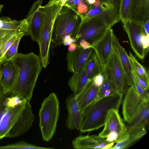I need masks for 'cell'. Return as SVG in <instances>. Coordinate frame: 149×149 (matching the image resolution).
I'll use <instances>...</instances> for the list:
<instances>
[{"mask_svg":"<svg viewBox=\"0 0 149 149\" xmlns=\"http://www.w3.org/2000/svg\"><path fill=\"white\" fill-rule=\"evenodd\" d=\"M30 102L4 93L0 84V140L17 137L31 127L34 116Z\"/></svg>","mask_w":149,"mask_h":149,"instance_id":"6da1fadb","label":"cell"},{"mask_svg":"<svg viewBox=\"0 0 149 149\" xmlns=\"http://www.w3.org/2000/svg\"><path fill=\"white\" fill-rule=\"evenodd\" d=\"M11 60L19 69L17 79L11 93L30 101L42 70L39 56L33 52L27 54L17 53Z\"/></svg>","mask_w":149,"mask_h":149,"instance_id":"7a4b0ae2","label":"cell"},{"mask_svg":"<svg viewBox=\"0 0 149 149\" xmlns=\"http://www.w3.org/2000/svg\"><path fill=\"white\" fill-rule=\"evenodd\" d=\"M123 94L118 92L94 101L84 109L83 121L79 130L84 133L97 130L104 126L109 111L114 109L118 111Z\"/></svg>","mask_w":149,"mask_h":149,"instance_id":"3957f363","label":"cell"},{"mask_svg":"<svg viewBox=\"0 0 149 149\" xmlns=\"http://www.w3.org/2000/svg\"><path fill=\"white\" fill-rule=\"evenodd\" d=\"M82 21L81 15L67 6L62 7L53 25L50 45L52 52L63 44L65 36L70 35L74 39Z\"/></svg>","mask_w":149,"mask_h":149,"instance_id":"277c9868","label":"cell"},{"mask_svg":"<svg viewBox=\"0 0 149 149\" xmlns=\"http://www.w3.org/2000/svg\"><path fill=\"white\" fill-rule=\"evenodd\" d=\"M62 7L59 3L47 4L42 7L41 22L38 43L39 47L40 62L44 68L49 63V49L53 25Z\"/></svg>","mask_w":149,"mask_h":149,"instance_id":"5b68a950","label":"cell"},{"mask_svg":"<svg viewBox=\"0 0 149 149\" xmlns=\"http://www.w3.org/2000/svg\"><path fill=\"white\" fill-rule=\"evenodd\" d=\"M59 103L54 93H51L42 103L39 112V125L44 141L51 140L56 132L59 116Z\"/></svg>","mask_w":149,"mask_h":149,"instance_id":"8992f818","label":"cell"},{"mask_svg":"<svg viewBox=\"0 0 149 149\" xmlns=\"http://www.w3.org/2000/svg\"><path fill=\"white\" fill-rule=\"evenodd\" d=\"M110 27L102 16L83 19L74 39L77 47L81 40L86 41L92 46L100 39Z\"/></svg>","mask_w":149,"mask_h":149,"instance_id":"52a82bcc","label":"cell"},{"mask_svg":"<svg viewBox=\"0 0 149 149\" xmlns=\"http://www.w3.org/2000/svg\"><path fill=\"white\" fill-rule=\"evenodd\" d=\"M112 46V50L102 73L109 79L116 91L125 94L129 86L118 56Z\"/></svg>","mask_w":149,"mask_h":149,"instance_id":"ba28073f","label":"cell"},{"mask_svg":"<svg viewBox=\"0 0 149 149\" xmlns=\"http://www.w3.org/2000/svg\"><path fill=\"white\" fill-rule=\"evenodd\" d=\"M122 22L132 49L139 58L143 59L146 54L141 40V36L143 33V25L131 20Z\"/></svg>","mask_w":149,"mask_h":149,"instance_id":"9c48e42d","label":"cell"},{"mask_svg":"<svg viewBox=\"0 0 149 149\" xmlns=\"http://www.w3.org/2000/svg\"><path fill=\"white\" fill-rule=\"evenodd\" d=\"M123 101L122 113L124 120L130 123L141 108L144 101L134 86L129 87Z\"/></svg>","mask_w":149,"mask_h":149,"instance_id":"30bf717a","label":"cell"},{"mask_svg":"<svg viewBox=\"0 0 149 149\" xmlns=\"http://www.w3.org/2000/svg\"><path fill=\"white\" fill-rule=\"evenodd\" d=\"M68 112L65 125L69 129L80 130L84 117L83 111L79 107L76 95L73 93L68 96L65 102Z\"/></svg>","mask_w":149,"mask_h":149,"instance_id":"8fae6325","label":"cell"},{"mask_svg":"<svg viewBox=\"0 0 149 149\" xmlns=\"http://www.w3.org/2000/svg\"><path fill=\"white\" fill-rule=\"evenodd\" d=\"M0 71L1 76L0 84L5 93L11 92L17 82L19 73L17 66L11 60L1 61Z\"/></svg>","mask_w":149,"mask_h":149,"instance_id":"7c38bea8","label":"cell"},{"mask_svg":"<svg viewBox=\"0 0 149 149\" xmlns=\"http://www.w3.org/2000/svg\"><path fill=\"white\" fill-rule=\"evenodd\" d=\"M93 52L92 47L84 49L81 47H77L73 51H68L66 54L68 70L73 73L79 72Z\"/></svg>","mask_w":149,"mask_h":149,"instance_id":"4fadbf2b","label":"cell"},{"mask_svg":"<svg viewBox=\"0 0 149 149\" xmlns=\"http://www.w3.org/2000/svg\"><path fill=\"white\" fill-rule=\"evenodd\" d=\"M111 28H109L105 35L92 46L100 65L102 73L112 50V35Z\"/></svg>","mask_w":149,"mask_h":149,"instance_id":"5bb4252c","label":"cell"},{"mask_svg":"<svg viewBox=\"0 0 149 149\" xmlns=\"http://www.w3.org/2000/svg\"><path fill=\"white\" fill-rule=\"evenodd\" d=\"M42 0H36L25 18L28 24L29 35L34 42H38L41 22Z\"/></svg>","mask_w":149,"mask_h":149,"instance_id":"9a60e30c","label":"cell"},{"mask_svg":"<svg viewBox=\"0 0 149 149\" xmlns=\"http://www.w3.org/2000/svg\"><path fill=\"white\" fill-rule=\"evenodd\" d=\"M104 126L103 130L98 135L103 138H106L108 134L112 131L118 132L120 136L126 130V127L118 113V111L114 109L109 111Z\"/></svg>","mask_w":149,"mask_h":149,"instance_id":"2e32d148","label":"cell"},{"mask_svg":"<svg viewBox=\"0 0 149 149\" xmlns=\"http://www.w3.org/2000/svg\"><path fill=\"white\" fill-rule=\"evenodd\" d=\"M101 15L110 27L121 21L120 8L121 0H100Z\"/></svg>","mask_w":149,"mask_h":149,"instance_id":"e0dca14e","label":"cell"},{"mask_svg":"<svg viewBox=\"0 0 149 149\" xmlns=\"http://www.w3.org/2000/svg\"><path fill=\"white\" fill-rule=\"evenodd\" d=\"M145 126L142 125L129 126L125 132L119 136L116 144L111 149H124L143 136L146 133Z\"/></svg>","mask_w":149,"mask_h":149,"instance_id":"ac0fdd59","label":"cell"},{"mask_svg":"<svg viewBox=\"0 0 149 149\" xmlns=\"http://www.w3.org/2000/svg\"><path fill=\"white\" fill-rule=\"evenodd\" d=\"M112 45L116 49L119 58L128 86H133L132 68L129 56L124 48L120 44L114 33L112 35Z\"/></svg>","mask_w":149,"mask_h":149,"instance_id":"d6986e66","label":"cell"},{"mask_svg":"<svg viewBox=\"0 0 149 149\" xmlns=\"http://www.w3.org/2000/svg\"><path fill=\"white\" fill-rule=\"evenodd\" d=\"M109 143L106 138H101L98 135H79L73 140L72 145L73 148L76 149H102Z\"/></svg>","mask_w":149,"mask_h":149,"instance_id":"ffe728a7","label":"cell"},{"mask_svg":"<svg viewBox=\"0 0 149 149\" xmlns=\"http://www.w3.org/2000/svg\"><path fill=\"white\" fill-rule=\"evenodd\" d=\"M100 87L95 84L93 79L89 80L82 90L76 96L79 108L82 111L88 105L95 101Z\"/></svg>","mask_w":149,"mask_h":149,"instance_id":"44dd1931","label":"cell"},{"mask_svg":"<svg viewBox=\"0 0 149 149\" xmlns=\"http://www.w3.org/2000/svg\"><path fill=\"white\" fill-rule=\"evenodd\" d=\"M130 20L142 25L149 20V0H132Z\"/></svg>","mask_w":149,"mask_h":149,"instance_id":"7402d4cb","label":"cell"},{"mask_svg":"<svg viewBox=\"0 0 149 149\" xmlns=\"http://www.w3.org/2000/svg\"><path fill=\"white\" fill-rule=\"evenodd\" d=\"M88 80L86 69L84 67L79 72L73 73L69 79L68 84L71 90L77 96L82 90Z\"/></svg>","mask_w":149,"mask_h":149,"instance_id":"603a6c76","label":"cell"},{"mask_svg":"<svg viewBox=\"0 0 149 149\" xmlns=\"http://www.w3.org/2000/svg\"><path fill=\"white\" fill-rule=\"evenodd\" d=\"M0 29L29 32L28 24L26 18L18 21L8 17H0Z\"/></svg>","mask_w":149,"mask_h":149,"instance_id":"cb8c5ba5","label":"cell"},{"mask_svg":"<svg viewBox=\"0 0 149 149\" xmlns=\"http://www.w3.org/2000/svg\"><path fill=\"white\" fill-rule=\"evenodd\" d=\"M84 67L86 69L88 80L92 79L96 75L102 73L100 65L94 50Z\"/></svg>","mask_w":149,"mask_h":149,"instance_id":"d4e9b609","label":"cell"},{"mask_svg":"<svg viewBox=\"0 0 149 149\" xmlns=\"http://www.w3.org/2000/svg\"><path fill=\"white\" fill-rule=\"evenodd\" d=\"M149 107V101L144 102L130 126L142 125L146 127L148 123Z\"/></svg>","mask_w":149,"mask_h":149,"instance_id":"484cf974","label":"cell"},{"mask_svg":"<svg viewBox=\"0 0 149 149\" xmlns=\"http://www.w3.org/2000/svg\"><path fill=\"white\" fill-rule=\"evenodd\" d=\"M129 57L132 68L136 74L146 83L149 84V72L139 63L132 54L130 52Z\"/></svg>","mask_w":149,"mask_h":149,"instance_id":"4316f807","label":"cell"},{"mask_svg":"<svg viewBox=\"0 0 149 149\" xmlns=\"http://www.w3.org/2000/svg\"><path fill=\"white\" fill-rule=\"evenodd\" d=\"M52 148H46L36 146L21 141L8 145L0 146V149H51Z\"/></svg>","mask_w":149,"mask_h":149,"instance_id":"83f0119b","label":"cell"},{"mask_svg":"<svg viewBox=\"0 0 149 149\" xmlns=\"http://www.w3.org/2000/svg\"><path fill=\"white\" fill-rule=\"evenodd\" d=\"M132 0H121L120 8L121 21L130 20Z\"/></svg>","mask_w":149,"mask_h":149,"instance_id":"f1b7e54d","label":"cell"},{"mask_svg":"<svg viewBox=\"0 0 149 149\" xmlns=\"http://www.w3.org/2000/svg\"><path fill=\"white\" fill-rule=\"evenodd\" d=\"M29 32H22L17 33L12 36L6 41L0 48V61L10 46L16 40L19 36H28Z\"/></svg>","mask_w":149,"mask_h":149,"instance_id":"f546056e","label":"cell"},{"mask_svg":"<svg viewBox=\"0 0 149 149\" xmlns=\"http://www.w3.org/2000/svg\"><path fill=\"white\" fill-rule=\"evenodd\" d=\"M23 36L19 37L9 48L1 61H7L11 60L18 53L17 50L19 42Z\"/></svg>","mask_w":149,"mask_h":149,"instance_id":"4dcf8cb0","label":"cell"},{"mask_svg":"<svg viewBox=\"0 0 149 149\" xmlns=\"http://www.w3.org/2000/svg\"><path fill=\"white\" fill-rule=\"evenodd\" d=\"M104 76V79L103 82L100 87L95 101L97 100L100 99L101 96L107 90L111 89L116 90L109 79L107 77L105 76Z\"/></svg>","mask_w":149,"mask_h":149,"instance_id":"1f68e13d","label":"cell"},{"mask_svg":"<svg viewBox=\"0 0 149 149\" xmlns=\"http://www.w3.org/2000/svg\"><path fill=\"white\" fill-rule=\"evenodd\" d=\"M134 86L137 93L144 102L149 101V95L147 90L145 89L137 81L133 76Z\"/></svg>","mask_w":149,"mask_h":149,"instance_id":"d6a6232c","label":"cell"},{"mask_svg":"<svg viewBox=\"0 0 149 149\" xmlns=\"http://www.w3.org/2000/svg\"><path fill=\"white\" fill-rule=\"evenodd\" d=\"M102 11L99 7H95L91 5L88 12L85 14L81 15L82 20L89 19L101 15Z\"/></svg>","mask_w":149,"mask_h":149,"instance_id":"836d02e7","label":"cell"},{"mask_svg":"<svg viewBox=\"0 0 149 149\" xmlns=\"http://www.w3.org/2000/svg\"><path fill=\"white\" fill-rule=\"evenodd\" d=\"M91 5L87 2L83 3L77 6L75 11L80 15L85 14L88 11Z\"/></svg>","mask_w":149,"mask_h":149,"instance_id":"e575fe53","label":"cell"},{"mask_svg":"<svg viewBox=\"0 0 149 149\" xmlns=\"http://www.w3.org/2000/svg\"><path fill=\"white\" fill-rule=\"evenodd\" d=\"M132 74L133 76L138 83L145 89L148 90L149 89V84L146 83L136 73L132 68Z\"/></svg>","mask_w":149,"mask_h":149,"instance_id":"d590c367","label":"cell"},{"mask_svg":"<svg viewBox=\"0 0 149 149\" xmlns=\"http://www.w3.org/2000/svg\"><path fill=\"white\" fill-rule=\"evenodd\" d=\"M141 42L146 54L148 52L149 46V35L143 33L141 36Z\"/></svg>","mask_w":149,"mask_h":149,"instance_id":"8d00e7d4","label":"cell"},{"mask_svg":"<svg viewBox=\"0 0 149 149\" xmlns=\"http://www.w3.org/2000/svg\"><path fill=\"white\" fill-rule=\"evenodd\" d=\"M119 137L118 133L115 131L110 132L107 136L106 140L109 142L116 143Z\"/></svg>","mask_w":149,"mask_h":149,"instance_id":"74e56055","label":"cell"},{"mask_svg":"<svg viewBox=\"0 0 149 149\" xmlns=\"http://www.w3.org/2000/svg\"><path fill=\"white\" fill-rule=\"evenodd\" d=\"M19 32H22L17 31H13L10 32L0 38V48L14 34Z\"/></svg>","mask_w":149,"mask_h":149,"instance_id":"f35d334b","label":"cell"},{"mask_svg":"<svg viewBox=\"0 0 149 149\" xmlns=\"http://www.w3.org/2000/svg\"><path fill=\"white\" fill-rule=\"evenodd\" d=\"M93 79L95 84L96 86L100 87L103 82L104 76L102 73H100L95 75Z\"/></svg>","mask_w":149,"mask_h":149,"instance_id":"ab89813d","label":"cell"},{"mask_svg":"<svg viewBox=\"0 0 149 149\" xmlns=\"http://www.w3.org/2000/svg\"><path fill=\"white\" fill-rule=\"evenodd\" d=\"M86 0H72L70 3L67 6L75 10L77 6L79 4L86 2Z\"/></svg>","mask_w":149,"mask_h":149,"instance_id":"60d3db41","label":"cell"},{"mask_svg":"<svg viewBox=\"0 0 149 149\" xmlns=\"http://www.w3.org/2000/svg\"><path fill=\"white\" fill-rule=\"evenodd\" d=\"M77 47H81L84 49L92 47L91 44L88 42L84 40H81L79 42Z\"/></svg>","mask_w":149,"mask_h":149,"instance_id":"b9f144b4","label":"cell"},{"mask_svg":"<svg viewBox=\"0 0 149 149\" xmlns=\"http://www.w3.org/2000/svg\"><path fill=\"white\" fill-rule=\"evenodd\" d=\"M118 92L114 89H108L104 92L103 94L101 96L100 98L112 95Z\"/></svg>","mask_w":149,"mask_h":149,"instance_id":"7bdbcfd3","label":"cell"},{"mask_svg":"<svg viewBox=\"0 0 149 149\" xmlns=\"http://www.w3.org/2000/svg\"><path fill=\"white\" fill-rule=\"evenodd\" d=\"M143 31L144 33L149 35V20L143 24Z\"/></svg>","mask_w":149,"mask_h":149,"instance_id":"ee69618b","label":"cell"},{"mask_svg":"<svg viewBox=\"0 0 149 149\" xmlns=\"http://www.w3.org/2000/svg\"><path fill=\"white\" fill-rule=\"evenodd\" d=\"M67 0H50L47 4H52L55 3L59 2L61 4L62 7Z\"/></svg>","mask_w":149,"mask_h":149,"instance_id":"f6af8a7d","label":"cell"},{"mask_svg":"<svg viewBox=\"0 0 149 149\" xmlns=\"http://www.w3.org/2000/svg\"><path fill=\"white\" fill-rule=\"evenodd\" d=\"M77 48L76 44L74 42H72L69 45L68 50L69 51H73L75 50Z\"/></svg>","mask_w":149,"mask_h":149,"instance_id":"bcb514c9","label":"cell"},{"mask_svg":"<svg viewBox=\"0 0 149 149\" xmlns=\"http://www.w3.org/2000/svg\"><path fill=\"white\" fill-rule=\"evenodd\" d=\"M115 143L114 142H110L106 145L102 149H109L111 148L113 146Z\"/></svg>","mask_w":149,"mask_h":149,"instance_id":"7dc6e473","label":"cell"},{"mask_svg":"<svg viewBox=\"0 0 149 149\" xmlns=\"http://www.w3.org/2000/svg\"><path fill=\"white\" fill-rule=\"evenodd\" d=\"M93 5L95 7H99L100 5V0H95V2Z\"/></svg>","mask_w":149,"mask_h":149,"instance_id":"c3c4849f","label":"cell"},{"mask_svg":"<svg viewBox=\"0 0 149 149\" xmlns=\"http://www.w3.org/2000/svg\"><path fill=\"white\" fill-rule=\"evenodd\" d=\"M95 0H86L87 2L90 5H93L95 2Z\"/></svg>","mask_w":149,"mask_h":149,"instance_id":"681fc988","label":"cell"},{"mask_svg":"<svg viewBox=\"0 0 149 149\" xmlns=\"http://www.w3.org/2000/svg\"><path fill=\"white\" fill-rule=\"evenodd\" d=\"M72 1V0H67L63 6H68Z\"/></svg>","mask_w":149,"mask_h":149,"instance_id":"f907efd6","label":"cell"},{"mask_svg":"<svg viewBox=\"0 0 149 149\" xmlns=\"http://www.w3.org/2000/svg\"><path fill=\"white\" fill-rule=\"evenodd\" d=\"M3 5H2L0 4V15L1 13V11L3 7Z\"/></svg>","mask_w":149,"mask_h":149,"instance_id":"816d5d0a","label":"cell"},{"mask_svg":"<svg viewBox=\"0 0 149 149\" xmlns=\"http://www.w3.org/2000/svg\"><path fill=\"white\" fill-rule=\"evenodd\" d=\"M1 72L0 71V80L1 78Z\"/></svg>","mask_w":149,"mask_h":149,"instance_id":"f5cc1de1","label":"cell"},{"mask_svg":"<svg viewBox=\"0 0 149 149\" xmlns=\"http://www.w3.org/2000/svg\"><path fill=\"white\" fill-rule=\"evenodd\" d=\"M0 62H1V61H0Z\"/></svg>","mask_w":149,"mask_h":149,"instance_id":"db71d44e","label":"cell"}]
</instances>
